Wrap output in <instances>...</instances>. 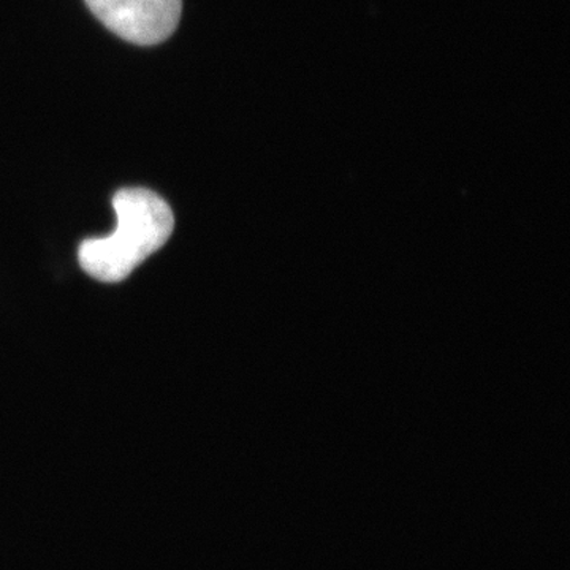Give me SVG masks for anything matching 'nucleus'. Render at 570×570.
Listing matches in <instances>:
<instances>
[{
    "label": "nucleus",
    "mask_w": 570,
    "mask_h": 570,
    "mask_svg": "<svg viewBox=\"0 0 570 570\" xmlns=\"http://www.w3.org/2000/svg\"><path fill=\"white\" fill-rule=\"evenodd\" d=\"M115 232L104 238L86 239L78 249V261L88 275L102 283H119L165 246L174 234L175 217L170 206L153 190L121 189L112 198Z\"/></svg>",
    "instance_id": "f257e3e1"
},
{
    "label": "nucleus",
    "mask_w": 570,
    "mask_h": 570,
    "mask_svg": "<svg viewBox=\"0 0 570 570\" xmlns=\"http://www.w3.org/2000/svg\"><path fill=\"white\" fill-rule=\"evenodd\" d=\"M89 10L121 39L151 47L163 43L181 18L183 0H85Z\"/></svg>",
    "instance_id": "f03ea898"
}]
</instances>
